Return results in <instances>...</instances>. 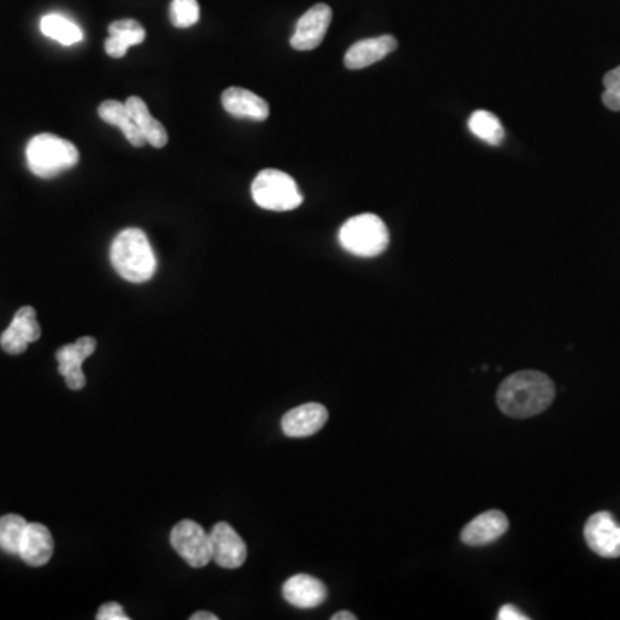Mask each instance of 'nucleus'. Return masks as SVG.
<instances>
[{"mask_svg": "<svg viewBox=\"0 0 620 620\" xmlns=\"http://www.w3.org/2000/svg\"><path fill=\"white\" fill-rule=\"evenodd\" d=\"M555 400V385L552 379L540 371L515 372L505 379L498 393L496 403L505 416L527 419L545 412Z\"/></svg>", "mask_w": 620, "mask_h": 620, "instance_id": "obj_1", "label": "nucleus"}, {"mask_svg": "<svg viewBox=\"0 0 620 620\" xmlns=\"http://www.w3.org/2000/svg\"><path fill=\"white\" fill-rule=\"evenodd\" d=\"M112 267L121 278L130 283H145L154 278L157 259L149 238L138 228L119 233L111 245Z\"/></svg>", "mask_w": 620, "mask_h": 620, "instance_id": "obj_2", "label": "nucleus"}, {"mask_svg": "<svg viewBox=\"0 0 620 620\" xmlns=\"http://www.w3.org/2000/svg\"><path fill=\"white\" fill-rule=\"evenodd\" d=\"M80 161V152L73 143L64 138L42 133L31 138L26 145V162L31 173L38 178H56L75 168Z\"/></svg>", "mask_w": 620, "mask_h": 620, "instance_id": "obj_3", "label": "nucleus"}, {"mask_svg": "<svg viewBox=\"0 0 620 620\" xmlns=\"http://www.w3.org/2000/svg\"><path fill=\"white\" fill-rule=\"evenodd\" d=\"M340 243L357 257H378L390 245V231L376 214H360L341 226Z\"/></svg>", "mask_w": 620, "mask_h": 620, "instance_id": "obj_4", "label": "nucleus"}, {"mask_svg": "<svg viewBox=\"0 0 620 620\" xmlns=\"http://www.w3.org/2000/svg\"><path fill=\"white\" fill-rule=\"evenodd\" d=\"M252 199L266 211L286 212L300 207L304 195L290 174L279 169H264L252 183Z\"/></svg>", "mask_w": 620, "mask_h": 620, "instance_id": "obj_5", "label": "nucleus"}, {"mask_svg": "<svg viewBox=\"0 0 620 620\" xmlns=\"http://www.w3.org/2000/svg\"><path fill=\"white\" fill-rule=\"evenodd\" d=\"M171 546L186 564L202 569L212 560L211 534L195 521H181L171 531Z\"/></svg>", "mask_w": 620, "mask_h": 620, "instance_id": "obj_6", "label": "nucleus"}, {"mask_svg": "<svg viewBox=\"0 0 620 620\" xmlns=\"http://www.w3.org/2000/svg\"><path fill=\"white\" fill-rule=\"evenodd\" d=\"M97 340L92 336H81L75 343L64 345L57 350L56 359L61 374L69 390H83L87 378L83 372V362L95 352Z\"/></svg>", "mask_w": 620, "mask_h": 620, "instance_id": "obj_7", "label": "nucleus"}, {"mask_svg": "<svg viewBox=\"0 0 620 620\" xmlns=\"http://www.w3.org/2000/svg\"><path fill=\"white\" fill-rule=\"evenodd\" d=\"M584 540L603 558L620 557V526L610 512H596L584 526Z\"/></svg>", "mask_w": 620, "mask_h": 620, "instance_id": "obj_8", "label": "nucleus"}, {"mask_svg": "<svg viewBox=\"0 0 620 620\" xmlns=\"http://www.w3.org/2000/svg\"><path fill=\"white\" fill-rule=\"evenodd\" d=\"M333 19V11L328 4H316L298 19L290 45L295 50H314L323 44Z\"/></svg>", "mask_w": 620, "mask_h": 620, "instance_id": "obj_9", "label": "nucleus"}, {"mask_svg": "<svg viewBox=\"0 0 620 620\" xmlns=\"http://www.w3.org/2000/svg\"><path fill=\"white\" fill-rule=\"evenodd\" d=\"M212 560L223 569H238L247 560V545L228 522H217L211 533Z\"/></svg>", "mask_w": 620, "mask_h": 620, "instance_id": "obj_10", "label": "nucleus"}, {"mask_svg": "<svg viewBox=\"0 0 620 620\" xmlns=\"http://www.w3.org/2000/svg\"><path fill=\"white\" fill-rule=\"evenodd\" d=\"M509 531V517L502 510H488L474 517L460 533V540L469 546L490 545Z\"/></svg>", "mask_w": 620, "mask_h": 620, "instance_id": "obj_11", "label": "nucleus"}, {"mask_svg": "<svg viewBox=\"0 0 620 620\" xmlns=\"http://www.w3.org/2000/svg\"><path fill=\"white\" fill-rule=\"evenodd\" d=\"M328 421V410L321 403H304L286 412L281 429L290 438H307L323 429Z\"/></svg>", "mask_w": 620, "mask_h": 620, "instance_id": "obj_12", "label": "nucleus"}, {"mask_svg": "<svg viewBox=\"0 0 620 620\" xmlns=\"http://www.w3.org/2000/svg\"><path fill=\"white\" fill-rule=\"evenodd\" d=\"M19 557L31 567H42L54 555V538L44 524L28 522L19 545Z\"/></svg>", "mask_w": 620, "mask_h": 620, "instance_id": "obj_13", "label": "nucleus"}, {"mask_svg": "<svg viewBox=\"0 0 620 620\" xmlns=\"http://www.w3.org/2000/svg\"><path fill=\"white\" fill-rule=\"evenodd\" d=\"M398 40L391 35L383 37L366 38L355 42L345 54V66L348 69H364L376 62L383 61L390 56L393 50H397Z\"/></svg>", "mask_w": 620, "mask_h": 620, "instance_id": "obj_14", "label": "nucleus"}, {"mask_svg": "<svg viewBox=\"0 0 620 620\" xmlns=\"http://www.w3.org/2000/svg\"><path fill=\"white\" fill-rule=\"evenodd\" d=\"M283 596L293 607L316 608L326 600L328 589L317 577L297 574L286 581L283 586Z\"/></svg>", "mask_w": 620, "mask_h": 620, "instance_id": "obj_15", "label": "nucleus"}, {"mask_svg": "<svg viewBox=\"0 0 620 620\" xmlns=\"http://www.w3.org/2000/svg\"><path fill=\"white\" fill-rule=\"evenodd\" d=\"M221 100L226 112L235 118L252 121H266L269 118V104L266 100L245 88L230 87L224 90Z\"/></svg>", "mask_w": 620, "mask_h": 620, "instance_id": "obj_16", "label": "nucleus"}, {"mask_svg": "<svg viewBox=\"0 0 620 620\" xmlns=\"http://www.w3.org/2000/svg\"><path fill=\"white\" fill-rule=\"evenodd\" d=\"M145 40V28L135 19H119L109 25V38L104 44L107 56L121 59L133 45L142 44Z\"/></svg>", "mask_w": 620, "mask_h": 620, "instance_id": "obj_17", "label": "nucleus"}, {"mask_svg": "<svg viewBox=\"0 0 620 620\" xmlns=\"http://www.w3.org/2000/svg\"><path fill=\"white\" fill-rule=\"evenodd\" d=\"M126 107L130 109L133 121L137 123L138 130L142 133L145 142L150 143L155 149H162L168 145V131L157 119L152 118L149 107L140 97H130L126 100Z\"/></svg>", "mask_w": 620, "mask_h": 620, "instance_id": "obj_18", "label": "nucleus"}, {"mask_svg": "<svg viewBox=\"0 0 620 620\" xmlns=\"http://www.w3.org/2000/svg\"><path fill=\"white\" fill-rule=\"evenodd\" d=\"M99 116L107 124L118 126L133 147H143L147 143L138 130L137 123L133 121V116H131L130 109L126 107V102L112 99L104 100L99 106Z\"/></svg>", "mask_w": 620, "mask_h": 620, "instance_id": "obj_19", "label": "nucleus"}, {"mask_svg": "<svg viewBox=\"0 0 620 620\" xmlns=\"http://www.w3.org/2000/svg\"><path fill=\"white\" fill-rule=\"evenodd\" d=\"M40 30L45 37L56 40L61 45H75L83 40V31L80 26L71 19L64 18L61 14H47L40 21Z\"/></svg>", "mask_w": 620, "mask_h": 620, "instance_id": "obj_20", "label": "nucleus"}, {"mask_svg": "<svg viewBox=\"0 0 620 620\" xmlns=\"http://www.w3.org/2000/svg\"><path fill=\"white\" fill-rule=\"evenodd\" d=\"M469 130L474 137L490 143V145H500L505 138V130H503L500 119L495 114L488 111H474L469 118Z\"/></svg>", "mask_w": 620, "mask_h": 620, "instance_id": "obj_21", "label": "nucleus"}, {"mask_svg": "<svg viewBox=\"0 0 620 620\" xmlns=\"http://www.w3.org/2000/svg\"><path fill=\"white\" fill-rule=\"evenodd\" d=\"M26 526L28 522L21 515L7 514L0 517V550L9 555H18Z\"/></svg>", "mask_w": 620, "mask_h": 620, "instance_id": "obj_22", "label": "nucleus"}, {"mask_svg": "<svg viewBox=\"0 0 620 620\" xmlns=\"http://www.w3.org/2000/svg\"><path fill=\"white\" fill-rule=\"evenodd\" d=\"M11 328L23 336L28 343H35L42 336V328L37 321V312L30 305H25L14 314L13 321L9 324Z\"/></svg>", "mask_w": 620, "mask_h": 620, "instance_id": "obj_23", "label": "nucleus"}, {"mask_svg": "<svg viewBox=\"0 0 620 620\" xmlns=\"http://www.w3.org/2000/svg\"><path fill=\"white\" fill-rule=\"evenodd\" d=\"M200 19L197 0H173L171 2V23L176 28H192Z\"/></svg>", "mask_w": 620, "mask_h": 620, "instance_id": "obj_24", "label": "nucleus"}, {"mask_svg": "<svg viewBox=\"0 0 620 620\" xmlns=\"http://www.w3.org/2000/svg\"><path fill=\"white\" fill-rule=\"evenodd\" d=\"M603 85H605V92L602 95L603 104L610 111L620 112V66L608 71L603 78Z\"/></svg>", "mask_w": 620, "mask_h": 620, "instance_id": "obj_25", "label": "nucleus"}, {"mask_svg": "<svg viewBox=\"0 0 620 620\" xmlns=\"http://www.w3.org/2000/svg\"><path fill=\"white\" fill-rule=\"evenodd\" d=\"M28 345H30V343H28L23 336H19L11 326L0 335V347H2V350H4L6 354H23V352H26Z\"/></svg>", "mask_w": 620, "mask_h": 620, "instance_id": "obj_26", "label": "nucleus"}, {"mask_svg": "<svg viewBox=\"0 0 620 620\" xmlns=\"http://www.w3.org/2000/svg\"><path fill=\"white\" fill-rule=\"evenodd\" d=\"M99 620H128L130 617L124 614L123 607L116 602H109L99 608L97 614Z\"/></svg>", "mask_w": 620, "mask_h": 620, "instance_id": "obj_27", "label": "nucleus"}, {"mask_svg": "<svg viewBox=\"0 0 620 620\" xmlns=\"http://www.w3.org/2000/svg\"><path fill=\"white\" fill-rule=\"evenodd\" d=\"M496 619L498 620H529V617H527L526 614H524V612H522V610H519V608L514 607V605H503L502 608H500V612H498V615H496Z\"/></svg>", "mask_w": 620, "mask_h": 620, "instance_id": "obj_28", "label": "nucleus"}, {"mask_svg": "<svg viewBox=\"0 0 620 620\" xmlns=\"http://www.w3.org/2000/svg\"><path fill=\"white\" fill-rule=\"evenodd\" d=\"M219 619V617H217L216 614H212V612H197V614H193L192 617H190V620H217Z\"/></svg>", "mask_w": 620, "mask_h": 620, "instance_id": "obj_29", "label": "nucleus"}, {"mask_svg": "<svg viewBox=\"0 0 620 620\" xmlns=\"http://www.w3.org/2000/svg\"><path fill=\"white\" fill-rule=\"evenodd\" d=\"M333 620H357V615L352 614V612H336L333 617Z\"/></svg>", "mask_w": 620, "mask_h": 620, "instance_id": "obj_30", "label": "nucleus"}]
</instances>
